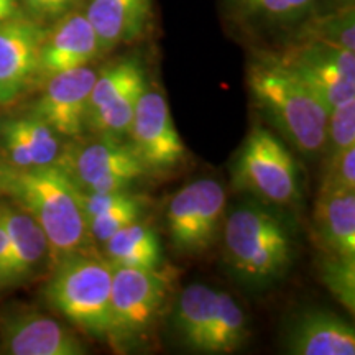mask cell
<instances>
[{
	"mask_svg": "<svg viewBox=\"0 0 355 355\" xmlns=\"http://www.w3.org/2000/svg\"><path fill=\"white\" fill-rule=\"evenodd\" d=\"M355 146V99L337 105L329 112L324 157H331Z\"/></svg>",
	"mask_w": 355,
	"mask_h": 355,
	"instance_id": "27",
	"label": "cell"
},
{
	"mask_svg": "<svg viewBox=\"0 0 355 355\" xmlns=\"http://www.w3.org/2000/svg\"><path fill=\"white\" fill-rule=\"evenodd\" d=\"M79 8L104 55L144 38L153 19V0H83Z\"/></svg>",
	"mask_w": 355,
	"mask_h": 355,
	"instance_id": "17",
	"label": "cell"
},
{
	"mask_svg": "<svg viewBox=\"0 0 355 355\" xmlns=\"http://www.w3.org/2000/svg\"><path fill=\"white\" fill-rule=\"evenodd\" d=\"M220 290L194 283L180 293L173 311V327L180 343L191 352L206 354L214 329Z\"/></svg>",
	"mask_w": 355,
	"mask_h": 355,
	"instance_id": "22",
	"label": "cell"
},
{
	"mask_svg": "<svg viewBox=\"0 0 355 355\" xmlns=\"http://www.w3.org/2000/svg\"><path fill=\"white\" fill-rule=\"evenodd\" d=\"M97 69L91 64L55 74L42 83V94L30 114L42 119L60 137L76 139L86 132L89 101Z\"/></svg>",
	"mask_w": 355,
	"mask_h": 355,
	"instance_id": "12",
	"label": "cell"
},
{
	"mask_svg": "<svg viewBox=\"0 0 355 355\" xmlns=\"http://www.w3.org/2000/svg\"><path fill=\"white\" fill-rule=\"evenodd\" d=\"M10 237V272L8 288L19 286L38 272L48 259L46 235L28 212L21 207L0 206Z\"/></svg>",
	"mask_w": 355,
	"mask_h": 355,
	"instance_id": "23",
	"label": "cell"
},
{
	"mask_svg": "<svg viewBox=\"0 0 355 355\" xmlns=\"http://www.w3.org/2000/svg\"><path fill=\"white\" fill-rule=\"evenodd\" d=\"M285 349L293 355H354V326L331 311L308 309L288 327Z\"/></svg>",
	"mask_w": 355,
	"mask_h": 355,
	"instance_id": "18",
	"label": "cell"
},
{
	"mask_svg": "<svg viewBox=\"0 0 355 355\" xmlns=\"http://www.w3.org/2000/svg\"><path fill=\"white\" fill-rule=\"evenodd\" d=\"M104 257L112 266L157 270L162 268L163 252L159 235L148 222L135 220L115 232L104 243Z\"/></svg>",
	"mask_w": 355,
	"mask_h": 355,
	"instance_id": "24",
	"label": "cell"
},
{
	"mask_svg": "<svg viewBox=\"0 0 355 355\" xmlns=\"http://www.w3.org/2000/svg\"><path fill=\"white\" fill-rule=\"evenodd\" d=\"M127 135L148 176L175 170L186 157V146L173 122L166 97L157 89H145Z\"/></svg>",
	"mask_w": 355,
	"mask_h": 355,
	"instance_id": "11",
	"label": "cell"
},
{
	"mask_svg": "<svg viewBox=\"0 0 355 355\" xmlns=\"http://www.w3.org/2000/svg\"><path fill=\"white\" fill-rule=\"evenodd\" d=\"M247 86L268 122L306 158H318L326 145L329 110L270 50L248 61Z\"/></svg>",
	"mask_w": 355,
	"mask_h": 355,
	"instance_id": "1",
	"label": "cell"
},
{
	"mask_svg": "<svg viewBox=\"0 0 355 355\" xmlns=\"http://www.w3.org/2000/svg\"><path fill=\"white\" fill-rule=\"evenodd\" d=\"M7 163L0 159V194H2V186H3V180H6V171H7Z\"/></svg>",
	"mask_w": 355,
	"mask_h": 355,
	"instance_id": "32",
	"label": "cell"
},
{
	"mask_svg": "<svg viewBox=\"0 0 355 355\" xmlns=\"http://www.w3.org/2000/svg\"><path fill=\"white\" fill-rule=\"evenodd\" d=\"M319 273L322 285L345 309L355 311V259L321 254Z\"/></svg>",
	"mask_w": 355,
	"mask_h": 355,
	"instance_id": "26",
	"label": "cell"
},
{
	"mask_svg": "<svg viewBox=\"0 0 355 355\" xmlns=\"http://www.w3.org/2000/svg\"><path fill=\"white\" fill-rule=\"evenodd\" d=\"M290 42H318L355 53L354 3H343L318 13L300 26Z\"/></svg>",
	"mask_w": 355,
	"mask_h": 355,
	"instance_id": "25",
	"label": "cell"
},
{
	"mask_svg": "<svg viewBox=\"0 0 355 355\" xmlns=\"http://www.w3.org/2000/svg\"><path fill=\"white\" fill-rule=\"evenodd\" d=\"M46 26L26 15L0 21V107L37 83L38 53Z\"/></svg>",
	"mask_w": 355,
	"mask_h": 355,
	"instance_id": "14",
	"label": "cell"
},
{
	"mask_svg": "<svg viewBox=\"0 0 355 355\" xmlns=\"http://www.w3.org/2000/svg\"><path fill=\"white\" fill-rule=\"evenodd\" d=\"M2 193L28 212L46 235L51 266L66 257L92 250L78 189L56 165L17 170L7 166Z\"/></svg>",
	"mask_w": 355,
	"mask_h": 355,
	"instance_id": "2",
	"label": "cell"
},
{
	"mask_svg": "<svg viewBox=\"0 0 355 355\" xmlns=\"http://www.w3.org/2000/svg\"><path fill=\"white\" fill-rule=\"evenodd\" d=\"M25 15L20 0H0V21Z\"/></svg>",
	"mask_w": 355,
	"mask_h": 355,
	"instance_id": "31",
	"label": "cell"
},
{
	"mask_svg": "<svg viewBox=\"0 0 355 355\" xmlns=\"http://www.w3.org/2000/svg\"><path fill=\"white\" fill-rule=\"evenodd\" d=\"M235 189L265 204L293 206L301 199L300 168L290 148L263 125L252 127L232 165Z\"/></svg>",
	"mask_w": 355,
	"mask_h": 355,
	"instance_id": "5",
	"label": "cell"
},
{
	"mask_svg": "<svg viewBox=\"0 0 355 355\" xmlns=\"http://www.w3.org/2000/svg\"><path fill=\"white\" fill-rule=\"evenodd\" d=\"M0 344L12 355H84L83 340L55 318L28 308L0 314Z\"/></svg>",
	"mask_w": 355,
	"mask_h": 355,
	"instance_id": "13",
	"label": "cell"
},
{
	"mask_svg": "<svg viewBox=\"0 0 355 355\" xmlns=\"http://www.w3.org/2000/svg\"><path fill=\"white\" fill-rule=\"evenodd\" d=\"M227 214L222 183L201 178L183 186L168 202L166 227L171 245L183 255H201L220 241Z\"/></svg>",
	"mask_w": 355,
	"mask_h": 355,
	"instance_id": "8",
	"label": "cell"
},
{
	"mask_svg": "<svg viewBox=\"0 0 355 355\" xmlns=\"http://www.w3.org/2000/svg\"><path fill=\"white\" fill-rule=\"evenodd\" d=\"M222 6L230 24L242 32L286 33L290 40L301 25L326 12L324 0H222Z\"/></svg>",
	"mask_w": 355,
	"mask_h": 355,
	"instance_id": "16",
	"label": "cell"
},
{
	"mask_svg": "<svg viewBox=\"0 0 355 355\" xmlns=\"http://www.w3.org/2000/svg\"><path fill=\"white\" fill-rule=\"evenodd\" d=\"M78 198L89 237L101 245L115 232L141 219L150 206L148 198L132 189L105 194H89L78 189Z\"/></svg>",
	"mask_w": 355,
	"mask_h": 355,
	"instance_id": "21",
	"label": "cell"
},
{
	"mask_svg": "<svg viewBox=\"0 0 355 355\" xmlns=\"http://www.w3.org/2000/svg\"><path fill=\"white\" fill-rule=\"evenodd\" d=\"M104 56L101 44L81 8L66 13L46 28L38 53L37 83L55 74L91 64Z\"/></svg>",
	"mask_w": 355,
	"mask_h": 355,
	"instance_id": "15",
	"label": "cell"
},
{
	"mask_svg": "<svg viewBox=\"0 0 355 355\" xmlns=\"http://www.w3.org/2000/svg\"><path fill=\"white\" fill-rule=\"evenodd\" d=\"M24 13L40 24L56 21L66 13L81 7L83 0H20Z\"/></svg>",
	"mask_w": 355,
	"mask_h": 355,
	"instance_id": "29",
	"label": "cell"
},
{
	"mask_svg": "<svg viewBox=\"0 0 355 355\" xmlns=\"http://www.w3.org/2000/svg\"><path fill=\"white\" fill-rule=\"evenodd\" d=\"M0 145L6 163L17 170L55 165L63 146L60 135L30 112L0 121Z\"/></svg>",
	"mask_w": 355,
	"mask_h": 355,
	"instance_id": "19",
	"label": "cell"
},
{
	"mask_svg": "<svg viewBox=\"0 0 355 355\" xmlns=\"http://www.w3.org/2000/svg\"><path fill=\"white\" fill-rule=\"evenodd\" d=\"M55 165L74 188L89 194L128 191L137 181L148 176L128 141L97 133L94 140L76 137L73 144L61 146Z\"/></svg>",
	"mask_w": 355,
	"mask_h": 355,
	"instance_id": "6",
	"label": "cell"
},
{
	"mask_svg": "<svg viewBox=\"0 0 355 355\" xmlns=\"http://www.w3.org/2000/svg\"><path fill=\"white\" fill-rule=\"evenodd\" d=\"M270 51L329 112L355 99V53L318 42H290Z\"/></svg>",
	"mask_w": 355,
	"mask_h": 355,
	"instance_id": "9",
	"label": "cell"
},
{
	"mask_svg": "<svg viewBox=\"0 0 355 355\" xmlns=\"http://www.w3.org/2000/svg\"><path fill=\"white\" fill-rule=\"evenodd\" d=\"M313 230L321 254L355 259V191H319Z\"/></svg>",
	"mask_w": 355,
	"mask_h": 355,
	"instance_id": "20",
	"label": "cell"
},
{
	"mask_svg": "<svg viewBox=\"0 0 355 355\" xmlns=\"http://www.w3.org/2000/svg\"><path fill=\"white\" fill-rule=\"evenodd\" d=\"M220 241L230 272L252 288L279 282L295 257L291 227L263 204L243 202L225 214Z\"/></svg>",
	"mask_w": 355,
	"mask_h": 355,
	"instance_id": "3",
	"label": "cell"
},
{
	"mask_svg": "<svg viewBox=\"0 0 355 355\" xmlns=\"http://www.w3.org/2000/svg\"><path fill=\"white\" fill-rule=\"evenodd\" d=\"M166 270L114 266L110 291V334L114 349L139 344L152 331L170 295Z\"/></svg>",
	"mask_w": 355,
	"mask_h": 355,
	"instance_id": "7",
	"label": "cell"
},
{
	"mask_svg": "<svg viewBox=\"0 0 355 355\" xmlns=\"http://www.w3.org/2000/svg\"><path fill=\"white\" fill-rule=\"evenodd\" d=\"M146 87V71L139 56H125L105 64L97 71L92 86L86 130L97 135H127Z\"/></svg>",
	"mask_w": 355,
	"mask_h": 355,
	"instance_id": "10",
	"label": "cell"
},
{
	"mask_svg": "<svg viewBox=\"0 0 355 355\" xmlns=\"http://www.w3.org/2000/svg\"><path fill=\"white\" fill-rule=\"evenodd\" d=\"M340 2V6H343V3H354V0H339Z\"/></svg>",
	"mask_w": 355,
	"mask_h": 355,
	"instance_id": "33",
	"label": "cell"
},
{
	"mask_svg": "<svg viewBox=\"0 0 355 355\" xmlns=\"http://www.w3.org/2000/svg\"><path fill=\"white\" fill-rule=\"evenodd\" d=\"M8 272H10V237L0 211V290L8 288Z\"/></svg>",
	"mask_w": 355,
	"mask_h": 355,
	"instance_id": "30",
	"label": "cell"
},
{
	"mask_svg": "<svg viewBox=\"0 0 355 355\" xmlns=\"http://www.w3.org/2000/svg\"><path fill=\"white\" fill-rule=\"evenodd\" d=\"M112 272L94 250L66 257L53 266L43 296L79 332L109 343Z\"/></svg>",
	"mask_w": 355,
	"mask_h": 355,
	"instance_id": "4",
	"label": "cell"
},
{
	"mask_svg": "<svg viewBox=\"0 0 355 355\" xmlns=\"http://www.w3.org/2000/svg\"><path fill=\"white\" fill-rule=\"evenodd\" d=\"M319 191H355V146L326 157Z\"/></svg>",
	"mask_w": 355,
	"mask_h": 355,
	"instance_id": "28",
	"label": "cell"
}]
</instances>
